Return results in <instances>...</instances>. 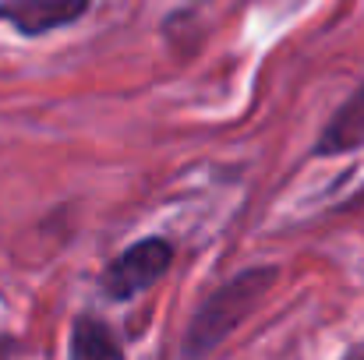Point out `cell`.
<instances>
[{"mask_svg":"<svg viewBox=\"0 0 364 360\" xmlns=\"http://www.w3.org/2000/svg\"><path fill=\"white\" fill-rule=\"evenodd\" d=\"M279 268L272 265H251L237 276H230L223 286H216L198 311L191 315L184 339H181V360H205L220 343L234 336V329L265 300V293L276 286Z\"/></svg>","mask_w":364,"mask_h":360,"instance_id":"obj_1","label":"cell"},{"mask_svg":"<svg viewBox=\"0 0 364 360\" xmlns=\"http://www.w3.org/2000/svg\"><path fill=\"white\" fill-rule=\"evenodd\" d=\"M173 265V244L166 237H141L127 244L121 254L103 268V293L124 304L138 293H145L149 286H156Z\"/></svg>","mask_w":364,"mask_h":360,"instance_id":"obj_2","label":"cell"},{"mask_svg":"<svg viewBox=\"0 0 364 360\" xmlns=\"http://www.w3.org/2000/svg\"><path fill=\"white\" fill-rule=\"evenodd\" d=\"M92 0H4L0 4V21H7L14 32L36 39L46 32H57L64 25H75L85 18Z\"/></svg>","mask_w":364,"mask_h":360,"instance_id":"obj_3","label":"cell"},{"mask_svg":"<svg viewBox=\"0 0 364 360\" xmlns=\"http://www.w3.org/2000/svg\"><path fill=\"white\" fill-rule=\"evenodd\" d=\"M358 148H364V85H358L322 127L315 156H347Z\"/></svg>","mask_w":364,"mask_h":360,"instance_id":"obj_4","label":"cell"},{"mask_svg":"<svg viewBox=\"0 0 364 360\" xmlns=\"http://www.w3.org/2000/svg\"><path fill=\"white\" fill-rule=\"evenodd\" d=\"M71 360H124V347L117 332L96 318V315H78L71 325V343H68Z\"/></svg>","mask_w":364,"mask_h":360,"instance_id":"obj_5","label":"cell"},{"mask_svg":"<svg viewBox=\"0 0 364 360\" xmlns=\"http://www.w3.org/2000/svg\"><path fill=\"white\" fill-rule=\"evenodd\" d=\"M343 360H364V350H358V354H350V357H343Z\"/></svg>","mask_w":364,"mask_h":360,"instance_id":"obj_6","label":"cell"}]
</instances>
